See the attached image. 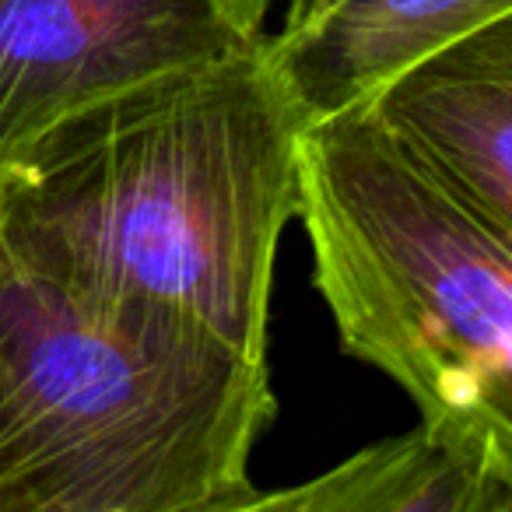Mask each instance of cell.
<instances>
[{
  "label": "cell",
  "instance_id": "cell-2",
  "mask_svg": "<svg viewBox=\"0 0 512 512\" xmlns=\"http://www.w3.org/2000/svg\"><path fill=\"white\" fill-rule=\"evenodd\" d=\"M271 372L109 313L0 249V512H197L246 495Z\"/></svg>",
  "mask_w": 512,
  "mask_h": 512
},
{
  "label": "cell",
  "instance_id": "cell-4",
  "mask_svg": "<svg viewBox=\"0 0 512 512\" xmlns=\"http://www.w3.org/2000/svg\"><path fill=\"white\" fill-rule=\"evenodd\" d=\"M274 0H0V169L81 109L267 46Z\"/></svg>",
  "mask_w": 512,
  "mask_h": 512
},
{
  "label": "cell",
  "instance_id": "cell-5",
  "mask_svg": "<svg viewBox=\"0 0 512 512\" xmlns=\"http://www.w3.org/2000/svg\"><path fill=\"white\" fill-rule=\"evenodd\" d=\"M365 109L421 176L512 235V18L414 60Z\"/></svg>",
  "mask_w": 512,
  "mask_h": 512
},
{
  "label": "cell",
  "instance_id": "cell-7",
  "mask_svg": "<svg viewBox=\"0 0 512 512\" xmlns=\"http://www.w3.org/2000/svg\"><path fill=\"white\" fill-rule=\"evenodd\" d=\"M442 456L414 428L362 446L337 467L292 488L256 491L225 498L197 512H393Z\"/></svg>",
  "mask_w": 512,
  "mask_h": 512
},
{
  "label": "cell",
  "instance_id": "cell-3",
  "mask_svg": "<svg viewBox=\"0 0 512 512\" xmlns=\"http://www.w3.org/2000/svg\"><path fill=\"white\" fill-rule=\"evenodd\" d=\"M295 193L341 348L407 393L435 453L512 477V235L421 176L365 106L299 130Z\"/></svg>",
  "mask_w": 512,
  "mask_h": 512
},
{
  "label": "cell",
  "instance_id": "cell-8",
  "mask_svg": "<svg viewBox=\"0 0 512 512\" xmlns=\"http://www.w3.org/2000/svg\"><path fill=\"white\" fill-rule=\"evenodd\" d=\"M393 512H512V477L463 467L442 456Z\"/></svg>",
  "mask_w": 512,
  "mask_h": 512
},
{
  "label": "cell",
  "instance_id": "cell-1",
  "mask_svg": "<svg viewBox=\"0 0 512 512\" xmlns=\"http://www.w3.org/2000/svg\"><path fill=\"white\" fill-rule=\"evenodd\" d=\"M264 50L95 102L25 148L0 169L4 256L71 299L267 365L306 120Z\"/></svg>",
  "mask_w": 512,
  "mask_h": 512
},
{
  "label": "cell",
  "instance_id": "cell-6",
  "mask_svg": "<svg viewBox=\"0 0 512 512\" xmlns=\"http://www.w3.org/2000/svg\"><path fill=\"white\" fill-rule=\"evenodd\" d=\"M512 18V0H285L267 64L306 123L358 109L414 60Z\"/></svg>",
  "mask_w": 512,
  "mask_h": 512
}]
</instances>
